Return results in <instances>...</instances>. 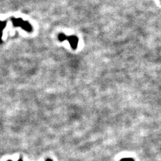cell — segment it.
<instances>
[{
	"mask_svg": "<svg viewBox=\"0 0 161 161\" xmlns=\"http://www.w3.org/2000/svg\"><path fill=\"white\" fill-rule=\"evenodd\" d=\"M6 24H7V22L6 21H0V40L1 39L2 34H3V31L5 27Z\"/></svg>",
	"mask_w": 161,
	"mask_h": 161,
	"instance_id": "obj_3",
	"label": "cell"
},
{
	"mask_svg": "<svg viewBox=\"0 0 161 161\" xmlns=\"http://www.w3.org/2000/svg\"><path fill=\"white\" fill-rule=\"evenodd\" d=\"M12 24L14 27H20L24 30L26 32H31L33 30L31 24H30L28 21H25L22 18H12Z\"/></svg>",
	"mask_w": 161,
	"mask_h": 161,
	"instance_id": "obj_1",
	"label": "cell"
},
{
	"mask_svg": "<svg viewBox=\"0 0 161 161\" xmlns=\"http://www.w3.org/2000/svg\"><path fill=\"white\" fill-rule=\"evenodd\" d=\"M7 161H12V160H8ZM18 161H23V160H22V158H20Z\"/></svg>",
	"mask_w": 161,
	"mask_h": 161,
	"instance_id": "obj_5",
	"label": "cell"
},
{
	"mask_svg": "<svg viewBox=\"0 0 161 161\" xmlns=\"http://www.w3.org/2000/svg\"><path fill=\"white\" fill-rule=\"evenodd\" d=\"M120 161H134V160L133 158H123Z\"/></svg>",
	"mask_w": 161,
	"mask_h": 161,
	"instance_id": "obj_4",
	"label": "cell"
},
{
	"mask_svg": "<svg viewBox=\"0 0 161 161\" xmlns=\"http://www.w3.org/2000/svg\"><path fill=\"white\" fill-rule=\"evenodd\" d=\"M58 39L60 42H63L64 40H68L69 42L70 46L73 50H76L77 48L78 43V38L75 36H67L65 34L60 33L58 34Z\"/></svg>",
	"mask_w": 161,
	"mask_h": 161,
	"instance_id": "obj_2",
	"label": "cell"
}]
</instances>
